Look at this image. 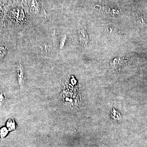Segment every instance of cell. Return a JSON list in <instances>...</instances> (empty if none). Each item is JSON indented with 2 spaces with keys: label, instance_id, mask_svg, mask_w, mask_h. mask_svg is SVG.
Returning <instances> with one entry per match:
<instances>
[{
  "label": "cell",
  "instance_id": "cell-1",
  "mask_svg": "<svg viewBox=\"0 0 147 147\" xmlns=\"http://www.w3.org/2000/svg\"><path fill=\"white\" fill-rule=\"evenodd\" d=\"M79 35H80V40L82 45H85L86 43V41L87 38L86 32L84 29L81 28L79 30Z\"/></svg>",
  "mask_w": 147,
  "mask_h": 147
},
{
  "label": "cell",
  "instance_id": "cell-2",
  "mask_svg": "<svg viewBox=\"0 0 147 147\" xmlns=\"http://www.w3.org/2000/svg\"><path fill=\"white\" fill-rule=\"evenodd\" d=\"M17 75H18L19 84H21L22 83L24 77V71H23V68H22V67L21 65L19 66L18 69H17Z\"/></svg>",
  "mask_w": 147,
  "mask_h": 147
},
{
  "label": "cell",
  "instance_id": "cell-3",
  "mask_svg": "<svg viewBox=\"0 0 147 147\" xmlns=\"http://www.w3.org/2000/svg\"><path fill=\"white\" fill-rule=\"evenodd\" d=\"M7 49L5 46H0V61L2 60L7 53Z\"/></svg>",
  "mask_w": 147,
  "mask_h": 147
},
{
  "label": "cell",
  "instance_id": "cell-4",
  "mask_svg": "<svg viewBox=\"0 0 147 147\" xmlns=\"http://www.w3.org/2000/svg\"><path fill=\"white\" fill-rule=\"evenodd\" d=\"M7 127L9 131H11L15 129V125L14 121L12 120H9L7 123Z\"/></svg>",
  "mask_w": 147,
  "mask_h": 147
},
{
  "label": "cell",
  "instance_id": "cell-5",
  "mask_svg": "<svg viewBox=\"0 0 147 147\" xmlns=\"http://www.w3.org/2000/svg\"><path fill=\"white\" fill-rule=\"evenodd\" d=\"M32 7L35 13H38L39 11V7L38 4L36 0H32Z\"/></svg>",
  "mask_w": 147,
  "mask_h": 147
},
{
  "label": "cell",
  "instance_id": "cell-6",
  "mask_svg": "<svg viewBox=\"0 0 147 147\" xmlns=\"http://www.w3.org/2000/svg\"><path fill=\"white\" fill-rule=\"evenodd\" d=\"M67 39V37L66 35H64L61 39L60 43L59 45V48L60 50L63 49L65 45L66 41Z\"/></svg>",
  "mask_w": 147,
  "mask_h": 147
},
{
  "label": "cell",
  "instance_id": "cell-7",
  "mask_svg": "<svg viewBox=\"0 0 147 147\" xmlns=\"http://www.w3.org/2000/svg\"><path fill=\"white\" fill-rule=\"evenodd\" d=\"M8 130L5 127H3L0 130V136L2 138H4L8 134Z\"/></svg>",
  "mask_w": 147,
  "mask_h": 147
}]
</instances>
